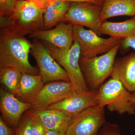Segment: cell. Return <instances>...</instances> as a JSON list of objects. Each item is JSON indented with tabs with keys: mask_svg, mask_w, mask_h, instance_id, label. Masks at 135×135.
<instances>
[{
	"mask_svg": "<svg viewBox=\"0 0 135 135\" xmlns=\"http://www.w3.org/2000/svg\"><path fill=\"white\" fill-rule=\"evenodd\" d=\"M32 43L25 36L1 29L0 67L12 68L22 73L40 74V71L29 61Z\"/></svg>",
	"mask_w": 135,
	"mask_h": 135,
	"instance_id": "6da1fadb",
	"label": "cell"
},
{
	"mask_svg": "<svg viewBox=\"0 0 135 135\" xmlns=\"http://www.w3.org/2000/svg\"><path fill=\"white\" fill-rule=\"evenodd\" d=\"M45 10L31 0H18L12 15L8 16L7 27L1 29L23 36L42 30Z\"/></svg>",
	"mask_w": 135,
	"mask_h": 135,
	"instance_id": "7a4b0ae2",
	"label": "cell"
},
{
	"mask_svg": "<svg viewBox=\"0 0 135 135\" xmlns=\"http://www.w3.org/2000/svg\"><path fill=\"white\" fill-rule=\"evenodd\" d=\"M121 43L102 55L90 57L80 56L81 70L87 84L92 90L99 89L107 78L111 77Z\"/></svg>",
	"mask_w": 135,
	"mask_h": 135,
	"instance_id": "3957f363",
	"label": "cell"
},
{
	"mask_svg": "<svg viewBox=\"0 0 135 135\" xmlns=\"http://www.w3.org/2000/svg\"><path fill=\"white\" fill-rule=\"evenodd\" d=\"M133 95L118 80L111 78L98 90V104L107 107L109 110L119 114L135 113L133 105Z\"/></svg>",
	"mask_w": 135,
	"mask_h": 135,
	"instance_id": "277c9868",
	"label": "cell"
},
{
	"mask_svg": "<svg viewBox=\"0 0 135 135\" xmlns=\"http://www.w3.org/2000/svg\"><path fill=\"white\" fill-rule=\"evenodd\" d=\"M43 43L53 58L65 70L77 92H88L90 90L88 86L80 67L81 50L78 42L74 41L72 46L68 50L58 48L48 42H44Z\"/></svg>",
	"mask_w": 135,
	"mask_h": 135,
	"instance_id": "5b68a950",
	"label": "cell"
},
{
	"mask_svg": "<svg viewBox=\"0 0 135 135\" xmlns=\"http://www.w3.org/2000/svg\"><path fill=\"white\" fill-rule=\"evenodd\" d=\"M74 40L79 44L81 56L90 57L103 54L111 50L122 39L110 37L104 38L91 30H87L84 27L73 25Z\"/></svg>",
	"mask_w": 135,
	"mask_h": 135,
	"instance_id": "8992f818",
	"label": "cell"
},
{
	"mask_svg": "<svg viewBox=\"0 0 135 135\" xmlns=\"http://www.w3.org/2000/svg\"><path fill=\"white\" fill-rule=\"evenodd\" d=\"M31 50L44 84L57 81H70L65 70L53 58L43 43L33 40Z\"/></svg>",
	"mask_w": 135,
	"mask_h": 135,
	"instance_id": "52a82bcc",
	"label": "cell"
},
{
	"mask_svg": "<svg viewBox=\"0 0 135 135\" xmlns=\"http://www.w3.org/2000/svg\"><path fill=\"white\" fill-rule=\"evenodd\" d=\"M102 7L88 2H71L63 21L73 25L85 26L100 35L103 22L100 19Z\"/></svg>",
	"mask_w": 135,
	"mask_h": 135,
	"instance_id": "ba28073f",
	"label": "cell"
},
{
	"mask_svg": "<svg viewBox=\"0 0 135 135\" xmlns=\"http://www.w3.org/2000/svg\"><path fill=\"white\" fill-rule=\"evenodd\" d=\"M105 123L104 107L98 104L90 107L75 116L66 135H98Z\"/></svg>",
	"mask_w": 135,
	"mask_h": 135,
	"instance_id": "9c48e42d",
	"label": "cell"
},
{
	"mask_svg": "<svg viewBox=\"0 0 135 135\" xmlns=\"http://www.w3.org/2000/svg\"><path fill=\"white\" fill-rule=\"evenodd\" d=\"M77 92L70 81H57L44 84L38 94L30 103V109H44L57 103Z\"/></svg>",
	"mask_w": 135,
	"mask_h": 135,
	"instance_id": "30bf717a",
	"label": "cell"
},
{
	"mask_svg": "<svg viewBox=\"0 0 135 135\" xmlns=\"http://www.w3.org/2000/svg\"><path fill=\"white\" fill-rule=\"evenodd\" d=\"M33 40L47 42L58 48L68 50L73 44V25L64 21L51 29L39 30L30 35Z\"/></svg>",
	"mask_w": 135,
	"mask_h": 135,
	"instance_id": "8fae6325",
	"label": "cell"
},
{
	"mask_svg": "<svg viewBox=\"0 0 135 135\" xmlns=\"http://www.w3.org/2000/svg\"><path fill=\"white\" fill-rule=\"evenodd\" d=\"M31 107L29 103L23 102L9 91L1 88L0 110L1 117L8 126L16 129L22 114Z\"/></svg>",
	"mask_w": 135,
	"mask_h": 135,
	"instance_id": "7c38bea8",
	"label": "cell"
},
{
	"mask_svg": "<svg viewBox=\"0 0 135 135\" xmlns=\"http://www.w3.org/2000/svg\"><path fill=\"white\" fill-rule=\"evenodd\" d=\"M26 112L37 118L47 129L65 133L76 116L52 109H30Z\"/></svg>",
	"mask_w": 135,
	"mask_h": 135,
	"instance_id": "4fadbf2b",
	"label": "cell"
},
{
	"mask_svg": "<svg viewBox=\"0 0 135 135\" xmlns=\"http://www.w3.org/2000/svg\"><path fill=\"white\" fill-rule=\"evenodd\" d=\"M97 92L98 90H92L84 93L77 92L66 99L46 109H56L77 115L88 108L98 104L97 101Z\"/></svg>",
	"mask_w": 135,
	"mask_h": 135,
	"instance_id": "5bb4252c",
	"label": "cell"
},
{
	"mask_svg": "<svg viewBox=\"0 0 135 135\" xmlns=\"http://www.w3.org/2000/svg\"><path fill=\"white\" fill-rule=\"evenodd\" d=\"M111 77L119 80L129 92L135 89V52L115 59Z\"/></svg>",
	"mask_w": 135,
	"mask_h": 135,
	"instance_id": "9a60e30c",
	"label": "cell"
},
{
	"mask_svg": "<svg viewBox=\"0 0 135 135\" xmlns=\"http://www.w3.org/2000/svg\"><path fill=\"white\" fill-rule=\"evenodd\" d=\"M44 84L40 74L32 75L22 73L16 97L23 102L30 103L38 94Z\"/></svg>",
	"mask_w": 135,
	"mask_h": 135,
	"instance_id": "2e32d148",
	"label": "cell"
},
{
	"mask_svg": "<svg viewBox=\"0 0 135 135\" xmlns=\"http://www.w3.org/2000/svg\"><path fill=\"white\" fill-rule=\"evenodd\" d=\"M123 16H135V0H104L100 16L101 22Z\"/></svg>",
	"mask_w": 135,
	"mask_h": 135,
	"instance_id": "e0dca14e",
	"label": "cell"
},
{
	"mask_svg": "<svg viewBox=\"0 0 135 135\" xmlns=\"http://www.w3.org/2000/svg\"><path fill=\"white\" fill-rule=\"evenodd\" d=\"M100 34L124 40L135 35V16L124 22L105 21L101 25Z\"/></svg>",
	"mask_w": 135,
	"mask_h": 135,
	"instance_id": "ac0fdd59",
	"label": "cell"
},
{
	"mask_svg": "<svg viewBox=\"0 0 135 135\" xmlns=\"http://www.w3.org/2000/svg\"><path fill=\"white\" fill-rule=\"evenodd\" d=\"M71 2L64 0H52L44 15V29H49L63 21Z\"/></svg>",
	"mask_w": 135,
	"mask_h": 135,
	"instance_id": "d6986e66",
	"label": "cell"
},
{
	"mask_svg": "<svg viewBox=\"0 0 135 135\" xmlns=\"http://www.w3.org/2000/svg\"><path fill=\"white\" fill-rule=\"evenodd\" d=\"M22 73L12 68L0 67V82L8 91L16 96Z\"/></svg>",
	"mask_w": 135,
	"mask_h": 135,
	"instance_id": "ffe728a7",
	"label": "cell"
},
{
	"mask_svg": "<svg viewBox=\"0 0 135 135\" xmlns=\"http://www.w3.org/2000/svg\"><path fill=\"white\" fill-rule=\"evenodd\" d=\"M15 135H33L30 119L26 114L16 128Z\"/></svg>",
	"mask_w": 135,
	"mask_h": 135,
	"instance_id": "44dd1931",
	"label": "cell"
},
{
	"mask_svg": "<svg viewBox=\"0 0 135 135\" xmlns=\"http://www.w3.org/2000/svg\"><path fill=\"white\" fill-rule=\"evenodd\" d=\"M18 0H0V16L12 15Z\"/></svg>",
	"mask_w": 135,
	"mask_h": 135,
	"instance_id": "7402d4cb",
	"label": "cell"
},
{
	"mask_svg": "<svg viewBox=\"0 0 135 135\" xmlns=\"http://www.w3.org/2000/svg\"><path fill=\"white\" fill-rule=\"evenodd\" d=\"M31 122V128L33 135H44L47 130L38 119L26 112Z\"/></svg>",
	"mask_w": 135,
	"mask_h": 135,
	"instance_id": "603a6c76",
	"label": "cell"
},
{
	"mask_svg": "<svg viewBox=\"0 0 135 135\" xmlns=\"http://www.w3.org/2000/svg\"><path fill=\"white\" fill-rule=\"evenodd\" d=\"M130 48L135 50V35L122 40L119 49L125 53Z\"/></svg>",
	"mask_w": 135,
	"mask_h": 135,
	"instance_id": "cb8c5ba5",
	"label": "cell"
},
{
	"mask_svg": "<svg viewBox=\"0 0 135 135\" xmlns=\"http://www.w3.org/2000/svg\"><path fill=\"white\" fill-rule=\"evenodd\" d=\"M16 129L10 127L0 117V135H15Z\"/></svg>",
	"mask_w": 135,
	"mask_h": 135,
	"instance_id": "d4e9b609",
	"label": "cell"
},
{
	"mask_svg": "<svg viewBox=\"0 0 135 135\" xmlns=\"http://www.w3.org/2000/svg\"><path fill=\"white\" fill-rule=\"evenodd\" d=\"M98 135H120L119 128L117 126L111 125L106 127Z\"/></svg>",
	"mask_w": 135,
	"mask_h": 135,
	"instance_id": "484cf974",
	"label": "cell"
},
{
	"mask_svg": "<svg viewBox=\"0 0 135 135\" xmlns=\"http://www.w3.org/2000/svg\"><path fill=\"white\" fill-rule=\"evenodd\" d=\"M70 2H88L102 7L104 0H64Z\"/></svg>",
	"mask_w": 135,
	"mask_h": 135,
	"instance_id": "4316f807",
	"label": "cell"
},
{
	"mask_svg": "<svg viewBox=\"0 0 135 135\" xmlns=\"http://www.w3.org/2000/svg\"><path fill=\"white\" fill-rule=\"evenodd\" d=\"M39 7L46 9L49 3L52 0H31Z\"/></svg>",
	"mask_w": 135,
	"mask_h": 135,
	"instance_id": "83f0119b",
	"label": "cell"
},
{
	"mask_svg": "<svg viewBox=\"0 0 135 135\" xmlns=\"http://www.w3.org/2000/svg\"><path fill=\"white\" fill-rule=\"evenodd\" d=\"M44 135H66V134L65 133L47 129Z\"/></svg>",
	"mask_w": 135,
	"mask_h": 135,
	"instance_id": "f1b7e54d",
	"label": "cell"
},
{
	"mask_svg": "<svg viewBox=\"0 0 135 135\" xmlns=\"http://www.w3.org/2000/svg\"><path fill=\"white\" fill-rule=\"evenodd\" d=\"M133 96H134L133 99V105H134V109L135 111V96L133 95Z\"/></svg>",
	"mask_w": 135,
	"mask_h": 135,
	"instance_id": "f546056e",
	"label": "cell"
},
{
	"mask_svg": "<svg viewBox=\"0 0 135 135\" xmlns=\"http://www.w3.org/2000/svg\"><path fill=\"white\" fill-rule=\"evenodd\" d=\"M133 94L135 96V89L134 90V92H133Z\"/></svg>",
	"mask_w": 135,
	"mask_h": 135,
	"instance_id": "4dcf8cb0",
	"label": "cell"
},
{
	"mask_svg": "<svg viewBox=\"0 0 135 135\" xmlns=\"http://www.w3.org/2000/svg\"></svg>",
	"mask_w": 135,
	"mask_h": 135,
	"instance_id": "1f68e13d",
	"label": "cell"
}]
</instances>
